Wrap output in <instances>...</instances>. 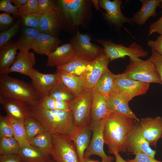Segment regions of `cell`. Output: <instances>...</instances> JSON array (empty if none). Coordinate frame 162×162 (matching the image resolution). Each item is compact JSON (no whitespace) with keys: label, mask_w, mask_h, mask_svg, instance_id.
Listing matches in <instances>:
<instances>
[{"label":"cell","mask_w":162,"mask_h":162,"mask_svg":"<svg viewBox=\"0 0 162 162\" xmlns=\"http://www.w3.org/2000/svg\"><path fill=\"white\" fill-rule=\"evenodd\" d=\"M92 1L60 0L57 2V9L60 20L67 22L73 31H78L90 17ZM61 22V21H60Z\"/></svg>","instance_id":"obj_4"},{"label":"cell","mask_w":162,"mask_h":162,"mask_svg":"<svg viewBox=\"0 0 162 162\" xmlns=\"http://www.w3.org/2000/svg\"><path fill=\"white\" fill-rule=\"evenodd\" d=\"M38 12V0H28L24 4L18 8V16L22 18L30 14Z\"/></svg>","instance_id":"obj_38"},{"label":"cell","mask_w":162,"mask_h":162,"mask_svg":"<svg viewBox=\"0 0 162 162\" xmlns=\"http://www.w3.org/2000/svg\"><path fill=\"white\" fill-rule=\"evenodd\" d=\"M147 45L152 50L156 51L162 55V34H160L155 40H148Z\"/></svg>","instance_id":"obj_46"},{"label":"cell","mask_w":162,"mask_h":162,"mask_svg":"<svg viewBox=\"0 0 162 162\" xmlns=\"http://www.w3.org/2000/svg\"><path fill=\"white\" fill-rule=\"evenodd\" d=\"M92 131L90 126L74 128L68 136L74 142L80 162H83L84 154L90 143Z\"/></svg>","instance_id":"obj_16"},{"label":"cell","mask_w":162,"mask_h":162,"mask_svg":"<svg viewBox=\"0 0 162 162\" xmlns=\"http://www.w3.org/2000/svg\"><path fill=\"white\" fill-rule=\"evenodd\" d=\"M106 118L89 125L92 135L89 146L84 152V158L96 155L100 157L101 162H113L114 160V157L107 156L104 149L103 130Z\"/></svg>","instance_id":"obj_11"},{"label":"cell","mask_w":162,"mask_h":162,"mask_svg":"<svg viewBox=\"0 0 162 162\" xmlns=\"http://www.w3.org/2000/svg\"><path fill=\"white\" fill-rule=\"evenodd\" d=\"M40 32L38 29L28 27L24 28L21 37L15 43L20 51L29 52L33 43Z\"/></svg>","instance_id":"obj_31"},{"label":"cell","mask_w":162,"mask_h":162,"mask_svg":"<svg viewBox=\"0 0 162 162\" xmlns=\"http://www.w3.org/2000/svg\"><path fill=\"white\" fill-rule=\"evenodd\" d=\"M98 4L99 7L106 11V13L102 14L104 19L119 33L124 23H128L133 25L131 18L125 16L122 12L121 7L123 4L122 0H99Z\"/></svg>","instance_id":"obj_9"},{"label":"cell","mask_w":162,"mask_h":162,"mask_svg":"<svg viewBox=\"0 0 162 162\" xmlns=\"http://www.w3.org/2000/svg\"><path fill=\"white\" fill-rule=\"evenodd\" d=\"M148 59L153 64L162 82V55L152 50V54Z\"/></svg>","instance_id":"obj_42"},{"label":"cell","mask_w":162,"mask_h":162,"mask_svg":"<svg viewBox=\"0 0 162 162\" xmlns=\"http://www.w3.org/2000/svg\"><path fill=\"white\" fill-rule=\"evenodd\" d=\"M137 122L125 115L110 112L106 118L103 130L104 143L108 146L109 152H125L127 139Z\"/></svg>","instance_id":"obj_1"},{"label":"cell","mask_w":162,"mask_h":162,"mask_svg":"<svg viewBox=\"0 0 162 162\" xmlns=\"http://www.w3.org/2000/svg\"><path fill=\"white\" fill-rule=\"evenodd\" d=\"M57 81L71 92L76 97L81 95L86 89L80 77L56 70Z\"/></svg>","instance_id":"obj_25"},{"label":"cell","mask_w":162,"mask_h":162,"mask_svg":"<svg viewBox=\"0 0 162 162\" xmlns=\"http://www.w3.org/2000/svg\"><path fill=\"white\" fill-rule=\"evenodd\" d=\"M13 21L10 14L4 12L0 14V26L1 30L10 25Z\"/></svg>","instance_id":"obj_48"},{"label":"cell","mask_w":162,"mask_h":162,"mask_svg":"<svg viewBox=\"0 0 162 162\" xmlns=\"http://www.w3.org/2000/svg\"><path fill=\"white\" fill-rule=\"evenodd\" d=\"M44 162H54L52 159L50 158V157L47 160Z\"/></svg>","instance_id":"obj_54"},{"label":"cell","mask_w":162,"mask_h":162,"mask_svg":"<svg viewBox=\"0 0 162 162\" xmlns=\"http://www.w3.org/2000/svg\"><path fill=\"white\" fill-rule=\"evenodd\" d=\"M0 162H22L17 154L0 155Z\"/></svg>","instance_id":"obj_49"},{"label":"cell","mask_w":162,"mask_h":162,"mask_svg":"<svg viewBox=\"0 0 162 162\" xmlns=\"http://www.w3.org/2000/svg\"><path fill=\"white\" fill-rule=\"evenodd\" d=\"M142 5L140 10L131 18L133 23L139 25H144L151 17L156 15V9L160 7L161 0H140Z\"/></svg>","instance_id":"obj_26"},{"label":"cell","mask_w":162,"mask_h":162,"mask_svg":"<svg viewBox=\"0 0 162 162\" xmlns=\"http://www.w3.org/2000/svg\"><path fill=\"white\" fill-rule=\"evenodd\" d=\"M91 40L88 35L77 32L70 40L76 56L92 62L104 52L103 48L92 44Z\"/></svg>","instance_id":"obj_10"},{"label":"cell","mask_w":162,"mask_h":162,"mask_svg":"<svg viewBox=\"0 0 162 162\" xmlns=\"http://www.w3.org/2000/svg\"><path fill=\"white\" fill-rule=\"evenodd\" d=\"M92 91V88L86 89L69 103L75 127L90 125Z\"/></svg>","instance_id":"obj_7"},{"label":"cell","mask_w":162,"mask_h":162,"mask_svg":"<svg viewBox=\"0 0 162 162\" xmlns=\"http://www.w3.org/2000/svg\"><path fill=\"white\" fill-rule=\"evenodd\" d=\"M42 14L38 12L27 14L22 19L24 26L34 29H38Z\"/></svg>","instance_id":"obj_40"},{"label":"cell","mask_w":162,"mask_h":162,"mask_svg":"<svg viewBox=\"0 0 162 162\" xmlns=\"http://www.w3.org/2000/svg\"><path fill=\"white\" fill-rule=\"evenodd\" d=\"M61 26V23L56 8L42 14L38 30L40 32L56 37L58 34Z\"/></svg>","instance_id":"obj_20"},{"label":"cell","mask_w":162,"mask_h":162,"mask_svg":"<svg viewBox=\"0 0 162 162\" xmlns=\"http://www.w3.org/2000/svg\"><path fill=\"white\" fill-rule=\"evenodd\" d=\"M0 102L7 115L23 123L24 120L31 116L29 106L21 100L14 98H4L0 97Z\"/></svg>","instance_id":"obj_17"},{"label":"cell","mask_w":162,"mask_h":162,"mask_svg":"<svg viewBox=\"0 0 162 162\" xmlns=\"http://www.w3.org/2000/svg\"><path fill=\"white\" fill-rule=\"evenodd\" d=\"M24 125L28 142L38 134L47 131L39 121L31 116L24 120Z\"/></svg>","instance_id":"obj_34"},{"label":"cell","mask_w":162,"mask_h":162,"mask_svg":"<svg viewBox=\"0 0 162 162\" xmlns=\"http://www.w3.org/2000/svg\"><path fill=\"white\" fill-rule=\"evenodd\" d=\"M31 73V84L40 98L48 95L57 82L56 73L44 74L33 68Z\"/></svg>","instance_id":"obj_19"},{"label":"cell","mask_w":162,"mask_h":162,"mask_svg":"<svg viewBox=\"0 0 162 162\" xmlns=\"http://www.w3.org/2000/svg\"><path fill=\"white\" fill-rule=\"evenodd\" d=\"M83 162H100L98 161L91 159L89 158H84Z\"/></svg>","instance_id":"obj_52"},{"label":"cell","mask_w":162,"mask_h":162,"mask_svg":"<svg viewBox=\"0 0 162 162\" xmlns=\"http://www.w3.org/2000/svg\"><path fill=\"white\" fill-rule=\"evenodd\" d=\"M11 2L14 5L18 8L27 2L28 0H10Z\"/></svg>","instance_id":"obj_50"},{"label":"cell","mask_w":162,"mask_h":162,"mask_svg":"<svg viewBox=\"0 0 162 162\" xmlns=\"http://www.w3.org/2000/svg\"><path fill=\"white\" fill-rule=\"evenodd\" d=\"M162 9V0H161L160 6V7Z\"/></svg>","instance_id":"obj_55"},{"label":"cell","mask_w":162,"mask_h":162,"mask_svg":"<svg viewBox=\"0 0 162 162\" xmlns=\"http://www.w3.org/2000/svg\"><path fill=\"white\" fill-rule=\"evenodd\" d=\"M38 103L42 107L47 110L70 111L68 102L56 100L48 95L40 97Z\"/></svg>","instance_id":"obj_35"},{"label":"cell","mask_w":162,"mask_h":162,"mask_svg":"<svg viewBox=\"0 0 162 162\" xmlns=\"http://www.w3.org/2000/svg\"><path fill=\"white\" fill-rule=\"evenodd\" d=\"M126 150L134 155L142 152L153 158L156 154V151L152 149L142 135L139 125H136L129 136L126 143Z\"/></svg>","instance_id":"obj_15"},{"label":"cell","mask_w":162,"mask_h":162,"mask_svg":"<svg viewBox=\"0 0 162 162\" xmlns=\"http://www.w3.org/2000/svg\"><path fill=\"white\" fill-rule=\"evenodd\" d=\"M161 138H162V136H161Z\"/></svg>","instance_id":"obj_56"},{"label":"cell","mask_w":162,"mask_h":162,"mask_svg":"<svg viewBox=\"0 0 162 162\" xmlns=\"http://www.w3.org/2000/svg\"><path fill=\"white\" fill-rule=\"evenodd\" d=\"M20 21L18 20L9 29L0 33V47L8 43V42L17 33L20 28Z\"/></svg>","instance_id":"obj_39"},{"label":"cell","mask_w":162,"mask_h":162,"mask_svg":"<svg viewBox=\"0 0 162 162\" xmlns=\"http://www.w3.org/2000/svg\"><path fill=\"white\" fill-rule=\"evenodd\" d=\"M50 153L54 162H80L73 142L67 136L52 134Z\"/></svg>","instance_id":"obj_8"},{"label":"cell","mask_w":162,"mask_h":162,"mask_svg":"<svg viewBox=\"0 0 162 162\" xmlns=\"http://www.w3.org/2000/svg\"><path fill=\"white\" fill-rule=\"evenodd\" d=\"M29 106L31 116L39 121L52 134L68 136L74 128L70 111L47 110L39 103Z\"/></svg>","instance_id":"obj_2"},{"label":"cell","mask_w":162,"mask_h":162,"mask_svg":"<svg viewBox=\"0 0 162 162\" xmlns=\"http://www.w3.org/2000/svg\"><path fill=\"white\" fill-rule=\"evenodd\" d=\"M90 62L75 56L67 63L56 67L57 70L82 78L86 72Z\"/></svg>","instance_id":"obj_28"},{"label":"cell","mask_w":162,"mask_h":162,"mask_svg":"<svg viewBox=\"0 0 162 162\" xmlns=\"http://www.w3.org/2000/svg\"><path fill=\"white\" fill-rule=\"evenodd\" d=\"M48 95L56 100L68 103L76 98L71 92L57 81Z\"/></svg>","instance_id":"obj_36"},{"label":"cell","mask_w":162,"mask_h":162,"mask_svg":"<svg viewBox=\"0 0 162 162\" xmlns=\"http://www.w3.org/2000/svg\"><path fill=\"white\" fill-rule=\"evenodd\" d=\"M106 98L110 112L127 115L140 122V119L130 108L128 105L130 101L125 95L118 92L111 97Z\"/></svg>","instance_id":"obj_24"},{"label":"cell","mask_w":162,"mask_h":162,"mask_svg":"<svg viewBox=\"0 0 162 162\" xmlns=\"http://www.w3.org/2000/svg\"><path fill=\"white\" fill-rule=\"evenodd\" d=\"M0 10L15 16H18V8L12 4L10 0H0Z\"/></svg>","instance_id":"obj_44"},{"label":"cell","mask_w":162,"mask_h":162,"mask_svg":"<svg viewBox=\"0 0 162 162\" xmlns=\"http://www.w3.org/2000/svg\"><path fill=\"white\" fill-rule=\"evenodd\" d=\"M109 59L104 52L94 60L90 62L87 70L82 77L86 89L92 88L104 72L108 69Z\"/></svg>","instance_id":"obj_13"},{"label":"cell","mask_w":162,"mask_h":162,"mask_svg":"<svg viewBox=\"0 0 162 162\" xmlns=\"http://www.w3.org/2000/svg\"><path fill=\"white\" fill-rule=\"evenodd\" d=\"M110 112L106 97L92 88L90 125L106 118Z\"/></svg>","instance_id":"obj_18"},{"label":"cell","mask_w":162,"mask_h":162,"mask_svg":"<svg viewBox=\"0 0 162 162\" xmlns=\"http://www.w3.org/2000/svg\"><path fill=\"white\" fill-rule=\"evenodd\" d=\"M14 137L12 126L6 116L0 115V138Z\"/></svg>","instance_id":"obj_41"},{"label":"cell","mask_w":162,"mask_h":162,"mask_svg":"<svg viewBox=\"0 0 162 162\" xmlns=\"http://www.w3.org/2000/svg\"><path fill=\"white\" fill-rule=\"evenodd\" d=\"M57 8V4L54 0H38V12L42 14L49 10Z\"/></svg>","instance_id":"obj_43"},{"label":"cell","mask_w":162,"mask_h":162,"mask_svg":"<svg viewBox=\"0 0 162 162\" xmlns=\"http://www.w3.org/2000/svg\"><path fill=\"white\" fill-rule=\"evenodd\" d=\"M94 40L103 46L104 51L110 61L120 58H124L126 56L129 59L138 62L141 59L140 57L147 56L148 52L140 44L133 42L129 46H126L122 44H116L110 40L97 39Z\"/></svg>","instance_id":"obj_5"},{"label":"cell","mask_w":162,"mask_h":162,"mask_svg":"<svg viewBox=\"0 0 162 162\" xmlns=\"http://www.w3.org/2000/svg\"><path fill=\"white\" fill-rule=\"evenodd\" d=\"M139 123L141 133L150 146L156 147L162 135V117L141 118Z\"/></svg>","instance_id":"obj_14"},{"label":"cell","mask_w":162,"mask_h":162,"mask_svg":"<svg viewBox=\"0 0 162 162\" xmlns=\"http://www.w3.org/2000/svg\"><path fill=\"white\" fill-rule=\"evenodd\" d=\"M115 156V162H128L124 160L120 155L119 153L117 152H115L113 153Z\"/></svg>","instance_id":"obj_51"},{"label":"cell","mask_w":162,"mask_h":162,"mask_svg":"<svg viewBox=\"0 0 162 162\" xmlns=\"http://www.w3.org/2000/svg\"><path fill=\"white\" fill-rule=\"evenodd\" d=\"M115 82L118 92L129 101L136 96L146 94L150 86L149 84L128 78L123 73L116 75Z\"/></svg>","instance_id":"obj_12"},{"label":"cell","mask_w":162,"mask_h":162,"mask_svg":"<svg viewBox=\"0 0 162 162\" xmlns=\"http://www.w3.org/2000/svg\"><path fill=\"white\" fill-rule=\"evenodd\" d=\"M17 154L22 162H44L50 156L40 149L29 144L20 147Z\"/></svg>","instance_id":"obj_30"},{"label":"cell","mask_w":162,"mask_h":162,"mask_svg":"<svg viewBox=\"0 0 162 162\" xmlns=\"http://www.w3.org/2000/svg\"><path fill=\"white\" fill-rule=\"evenodd\" d=\"M0 97L21 100L29 105L39 102L40 97L32 84L8 75H0Z\"/></svg>","instance_id":"obj_3"},{"label":"cell","mask_w":162,"mask_h":162,"mask_svg":"<svg viewBox=\"0 0 162 162\" xmlns=\"http://www.w3.org/2000/svg\"><path fill=\"white\" fill-rule=\"evenodd\" d=\"M36 59L34 53L20 51L15 61L10 68L9 73L17 72L27 76L30 78L32 76V71L35 64Z\"/></svg>","instance_id":"obj_21"},{"label":"cell","mask_w":162,"mask_h":162,"mask_svg":"<svg viewBox=\"0 0 162 162\" xmlns=\"http://www.w3.org/2000/svg\"><path fill=\"white\" fill-rule=\"evenodd\" d=\"M160 18L158 20L152 23L149 27V35L154 33L162 34V10Z\"/></svg>","instance_id":"obj_47"},{"label":"cell","mask_w":162,"mask_h":162,"mask_svg":"<svg viewBox=\"0 0 162 162\" xmlns=\"http://www.w3.org/2000/svg\"><path fill=\"white\" fill-rule=\"evenodd\" d=\"M17 50L16 44L7 43L0 47V75H8L9 73V69L16 60Z\"/></svg>","instance_id":"obj_27"},{"label":"cell","mask_w":162,"mask_h":162,"mask_svg":"<svg viewBox=\"0 0 162 162\" xmlns=\"http://www.w3.org/2000/svg\"><path fill=\"white\" fill-rule=\"evenodd\" d=\"M135 155L134 158L128 159L127 161L128 162H162L142 152L137 153Z\"/></svg>","instance_id":"obj_45"},{"label":"cell","mask_w":162,"mask_h":162,"mask_svg":"<svg viewBox=\"0 0 162 162\" xmlns=\"http://www.w3.org/2000/svg\"><path fill=\"white\" fill-rule=\"evenodd\" d=\"M60 43L57 37L40 32L33 43L31 49L39 54L47 56L58 47Z\"/></svg>","instance_id":"obj_23"},{"label":"cell","mask_w":162,"mask_h":162,"mask_svg":"<svg viewBox=\"0 0 162 162\" xmlns=\"http://www.w3.org/2000/svg\"><path fill=\"white\" fill-rule=\"evenodd\" d=\"M130 62L123 73L127 78L149 84L157 83L162 85L161 80L153 64L148 59Z\"/></svg>","instance_id":"obj_6"},{"label":"cell","mask_w":162,"mask_h":162,"mask_svg":"<svg viewBox=\"0 0 162 162\" xmlns=\"http://www.w3.org/2000/svg\"><path fill=\"white\" fill-rule=\"evenodd\" d=\"M94 4V5L96 8H97L98 10H100L99 8L98 1V0H92Z\"/></svg>","instance_id":"obj_53"},{"label":"cell","mask_w":162,"mask_h":162,"mask_svg":"<svg viewBox=\"0 0 162 162\" xmlns=\"http://www.w3.org/2000/svg\"><path fill=\"white\" fill-rule=\"evenodd\" d=\"M29 144L50 155L52 147V134L48 131L41 133L29 141Z\"/></svg>","instance_id":"obj_32"},{"label":"cell","mask_w":162,"mask_h":162,"mask_svg":"<svg viewBox=\"0 0 162 162\" xmlns=\"http://www.w3.org/2000/svg\"><path fill=\"white\" fill-rule=\"evenodd\" d=\"M75 56L72 44L70 43L64 44L48 55L46 65L49 67L62 65L69 62Z\"/></svg>","instance_id":"obj_22"},{"label":"cell","mask_w":162,"mask_h":162,"mask_svg":"<svg viewBox=\"0 0 162 162\" xmlns=\"http://www.w3.org/2000/svg\"><path fill=\"white\" fill-rule=\"evenodd\" d=\"M20 148L14 137L0 138V155L17 154Z\"/></svg>","instance_id":"obj_37"},{"label":"cell","mask_w":162,"mask_h":162,"mask_svg":"<svg viewBox=\"0 0 162 162\" xmlns=\"http://www.w3.org/2000/svg\"><path fill=\"white\" fill-rule=\"evenodd\" d=\"M5 116L12 126L14 137L18 142L20 147L28 144L29 142L26 137L24 123L8 115Z\"/></svg>","instance_id":"obj_33"},{"label":"cell","mask_w":162,"mask_h":162,"mask_svg":"<svg viewBox=\"0 0 162 162\" xmlns=\"http://www.w3.org/2000/svg\"><path fill=\"white\" fill-rule=\"evenodd\" d=\"M115 76L108 69L101 76L95 86L97 91L106 97H111L119 92L115 85Z\"/></svg>","instance_id":"obj_29"}]
</instances>
